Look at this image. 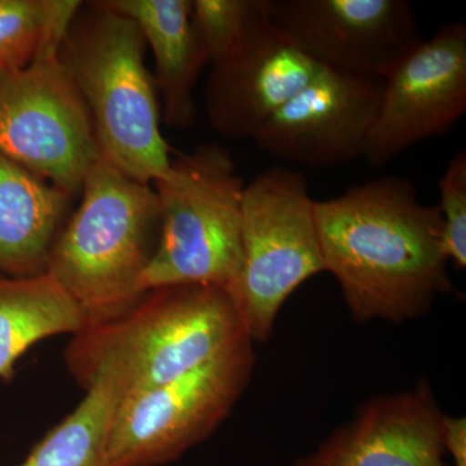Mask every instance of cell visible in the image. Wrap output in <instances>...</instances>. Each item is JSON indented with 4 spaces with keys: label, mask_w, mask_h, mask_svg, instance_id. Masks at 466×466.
Returning a JSON list of instances; mask_svg holds the SVG:
<instances>
[{
    "label": "cell",
    "mask_w": 466,
    "mask_h": 466,
    "mask_svg": "<svg viewBox=\"0 0 466 466\" xmlns=\"http://www.w3.org/2000/svg\"><path fill=\"white\" fill-rule=\"evenodd\" d=\"M324 271L336 279L352 319L403 323L453 290L437 207L398 177L315 201Z\"/></svg>",
    "instance_id": "1"
},
{
    "label": "cell",
    "mask_w": 466,
    "mask_h": 466,
    "mask_svg": "<svg viewBox=\"0 0 466 466\" xmlns=\"http://www.w3.org/2000/svg\"><path fill=\"white\" fill-rule=\"evenodd\" d=\"M251 339L235 299L207 284L155 288L121 317L88 324L64 350L85 391L108 385L124 398L204 366Z\"/></svg>",
    "instance_id": "2"
},
{
    "label": "cell",
    "mask_w": 466,
    "mask_h": 466,
    "mask_svg": "<svg viewBox=\"0 0 466 466\" xmlns=\"http://www.w3.org/2000/svg\"><path fill=\"white\" fill-rule=\"evenodd\" d=\"M82 201L58 233L47 272L88 324L121 317L147 293L143 276L161 228L156 189L100 157L86 174Z\"/></svg>",
    "instance_id": "3"
},
{
    "label": "cell",
    "mask_w": 466,
    "mask_h": 466,
    "mask_svg": "<svg viewBox=\"0 0 466 466\" xmlns=\"http://www.w3.org/2000/svg\"><path fill=\"white\" fill-rule=\"evenodd\" d=\"M91 5L70 24L60 58L85 101L101 156L137 182L167 179L173 161L143 34L131 18Z\"/></svg>",
    "instance_id": "4"
},
{
    "label": "cell",
    "mask_w": 466,
    "mask_h": 466,
    "mask_svg": "<svg viewBox=\"0 0 466 466\" xmlns=\"http://www.w3.org/2000/svg\"><path fill=\"white\" fill-rule=\"evenodd\" d=\"M161 202L157 247L143 276L144 290L207 284L235 299L242 265V182L228 150L198 147L173 161L156 182Z\"/></svg>",
    "instance_id": "5"
},
{
    "label": "cell",
    "mask_w": 466,
    "mask_h": 466,
    "mask_svg": "<svg viewBox=\"0 0 466 466\" xmlns=\"http://www.w3.org/2000/svg\"><path fill=\"white\" fill-rule=\"evenodd\" d=\"M241 249L235 302L251 341L263 343L290 294L324 272L315 200L305 175L276 165L245 184Z\"/></svg>",
    "instance_id": "6"
},
{
    "label": "cell",
    "mask_w": 466,
    "mask_h": 466,
    "mask_svg": "<svg viewBox=\"0 0 466 466\" xmlns=\"http://www.w3.org/2000/svg\"><path fill=\"white\" fill-rule=\"evenodd\" d=\"M256 361L248 339L173 381L121 398L101 466H161L179 459L231 415Z\"/></svg>",
    "instance_id": "7"
},
{
    "label": "cell",
    "mask_w": 466,
    "mask_h": 466,
    "mask_svg": "<svg viewBox=\"0 0 466 466\" xmlns=\"http://www.w3.org/2000/svg\"><path fill=\"white\" fill-rule=\"evenodd\" d=\"M61 45L46 43L26 66L0 73V155L72 198L103 156Z\"/></svg>",
    "instance_id": "8"
},
{
    "label": "cell",
    "mask_w": 466,
    "mask_h": 466,
    "mask_svg": "<svg viewBox=\"0 0 466 466\" xmlns=\"http://www.w3.org/2000/svg\"><path fill=\"white\" fill-rule=\"evenodd\" d=\"M269 25L318 66L383 78L424 39L406 0H267Z\"/></svg>",
    "instance_id": "9"
},
{
    "label": "cell",
    "mask_w": 466,
    "mask_h": 466,
    "mask_svg": "<svg viewBox=\"0 0 466 466\" xmlns=\"http://www.w3.org/2000/svg\"><path fill=\"white\" fill-rule=\"evenodd\" d=\"M466 112V24L438 27L383 81L363 158L382 167L404 150L452 130Z\"/></svg>",
    "instance_id": "10"
},
{
    "label": "cell",
    "mask_w": 466,
    "mask_h": 466,
    "mask_svg": "<svg viewBox=\"0 0 466 466\" xmlns=\"http://www.w3.org/2000/svg\"><path fill=\"white\" fill-rule=\"evenodd\" d=\"M383 78L320 70L254 135L263 153L309 168L363 158Z\"/></svg>",
    "instance_id": "11"
},
{
    "label": "cell",
    "mask_w": 466,
    "mask_h": 466,
    "mask_svg": "<svg viewBox=\"0 0 466 466\" xmlns=\"http://www.w3.org/2000/svg\"><path fill=\"white\" fill-rule=\"evenodd\" d=\"M320 67L267 21L231 57L211 66L205 92L210 124L223 137L253 139Z\"/></svg>",
    "instance_id": "12"
},
{
    "label": "cell",
    "mask_w": 466,
    "mask_h": 466,
    "mask_svg": "<svg viewBox=\"0 0 466 466\" xmlns=\"http://www.w3.org/2000/svg\"><path fill=\"white\" fill-rule=\"evenodd\" d=\"M444 415L431 385L381 395L293 466H446Z\"/></svg>",
    "instance_id": "13"
},
{
    "label": "cell",
    "mask_w": 466,
    "mask_h": 466,
    "mask_svg": "<svg viewBox=\"0 0 466 466\" xmlns=\"http://www.w3.org/2000/svg\"><path fill=\"white\" fill-rule=\"evenodd\" d=\"M106 7L131 18L152 51L156 82L167 126L195 121L193 91L208 58L192 25V0H106Z\"/></svg>",
    "instance_id": "14"
},
{
    "label": "cell",
    "mask_w": 466,
    "mask_h": 466,
    "mask_svg": "<svg viewBox=\"0 0 466 466\" xmlns=\"http://www.w3.org/2000/svg\"><path fill=\"white\" fill-rule=\"evenodd\" d=\"M70 196L0 155V272L47 271Z\"/></svg>",
    "instance_id": "15"
},
{
    "label": "cell",
    "mask_w": 466,
    "mask_h": 466,
    "mask_svg": "<svg viewBox=\"0 0 466 466\" xmlns=\"http://www.w3.org/2000/svg\"><path fill=\"white\" fill-rule=\"evenodd\" d=\"M86 327L85 312L47 271L0 276V381L14 380L17 361L36 343Z\"/></svg>",
    "instance_id": "16"
},
{
    "label": "cell",
    "mask_w": 466,
    "mask_h": 466,
    "mask_svg": "<svg viewBox=\"0 0 466 466\" xmlns=\"http://www.w3.org/2000/svg\"><path fill=\"white\" fill-rule=\"evenodd\" d=\"M119 395L96 385L30 451L20 466H101L106 434Z\"/></svg>",
    "instance_id": "17"
},
{
    "label": "cell",
    "mask_w": 466,
    "mask_h": 466,
    "mask_svg": "<svg viewBox=\"0 0 466 466\" xmlns=\"http://www.w3.org/2000/svg\"><path fill=\"white\" fill-rule=\"evenodd\" d=\"M81 2L0 0V73L32 63L48 42L64 41Z\"/></svg>",
    "instance_id": "18"
},
{
    "label": "cell",
    "mask_w": 466,
    "mask_h": 466,
    "mask_svg": "<svg viewBox=\"0 0 466 466\" xmlns=\"http://www.w3.org/2000/svg\"><path fill=\"white\" fill-rule=\"evenodd\" d=\"M192 25L208 63L231 57L268 21L267 0H192Z\"/></svg>",
    "instance_id": "19"
},
{
    "label": "cell",
    "mask_w": 466,
    "mask_h": 466,
    "mask_svg": "<svg viewBox=\"0 0 466 466\" xmlns=\"http://www.w3.org/2000/svg\"><path fill=\"white\" fill-rule=\"evenodd\" d=\"M444 253L459 268L466 267V150L450 159L440 183Z\"/></svg>",
    "instance_id": "20"
},
{
    "label": "cell",
    "mask_w": 466,
    "mask_h": 466,
    "mask_svg": "<svg viewBox=\"0 0 466 466\" xmlns=\"http://www.w3.org/2000/svg\"><path fill=\"white\" fill-rule=\"evenodd\" d=\"M443 443L446 453L452 456L455 466H466L465 417L444 416Z\"/></svg>",
    "instance_id": "21"
}]
</instances>
